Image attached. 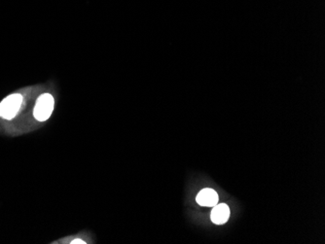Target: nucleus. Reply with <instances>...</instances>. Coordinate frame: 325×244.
<instances>
[{
    "instance_id": "1",
    "label": "nucleus",
    "mask_w": 325,
    "mask_h": 244,
    "mask_svg": "<svg viewBox=\"0 0 325 244\" xmlns=\"http://www.w3.org/2000/svg\"><path fill=\"white\" fill-rule=\"evenodd\" d=\"M54 105H55V100L52 94H43L40 95L36 101L34 110H33V115L36 120L39 122H45L47 121L54 110Z\"/></svg>"
},
{
    "instance_id": "2",
    "label": "nucleus",
    "mask_w": 325,
    "mask_h": 244,
    "mask_svg": "<svg viewBox=\"0 0 325 244\" xmlns=\"http://www.w3.org/2000/svg\"><path fill=\"white\" fill-rule=\"evenodd\" d=\"M22 103V96L19 94H13L0 102V117L11 120L18 114Z\"/></svg>"
},
{
    "instance_id": "3",
    "label": "nucleus",
    "mask_w": 325,
    "mask_h": 244,
    "mask_svg": "<svg viewBox=\"0 0 325 244\" xmlns=\"http://www.w3.org/2000/svg\"><path fill=\"white\" fill-rule=\"evenodd\" d=\"M218 194L212 189H204L202 190L197 198V203L202 206H214L218 204Z\"/></svg>"
},
{
    "instance_id": "4",
    "label": "nucleus",
    "mask_w": 325,
    "mask_h": 244,
    "mask_svg": "<svg viewBox=\"0 0 325 244\" xmlns=\"http://www.w3.org/2000/svg\"><path fill=\"white\" fill-rule=\"evenodd\" d=\"M229 217H230V209L229 206L225 204H220V205L217 204L216 206H214L210 214L211 221L217 225H222L226 223Z\"/></svg>"
},
{
    "instance_id": "5",
    "label": "nucleus",
    "mask_w": 325,
    "mask_h": 244,
    "mask_svg": "<svg viewBox=\"0 0 325 244\" xmlns=\"http://www.w3.org/2000/svg\"><path fill=\"white\" fill-rule=\"evenodd\" d=\"M71 244H85V243L82 240H75V241H72Z\"/></svg>"
}]
</instances>
